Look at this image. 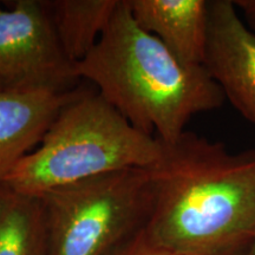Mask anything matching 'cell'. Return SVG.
<instances>
[{
    "mask_svg": "<svg viewBox=\"0 0 255 255\" xmlns=\"http://www.w3.org/2000/svg\"><path fill=\"white\" fill-rule=\"evenodd\" d=\"M161 144L146 237L181 255H241L255 235V149L190 131Z\"/></svg>",
    "mask_w": 255,
    "mask_h": 255,
    "instance_id": "6da1fadb",
    "label": "cell"
},
{
    "mask_svg": "<svg viewBox=\"0 0 255 255\" xmlns=\"http://www.w3.org/2000/svg\"><path fill=\"white\" fill-rule=\"evenodd\" d=\"M79 79L139 131L164 143L187 131L194 115L220 108L221 89L205 66L187 65L138 26L128 0H121L94 49L76 64Z\"/></svg>",
    "mask_w": 255,
    "mask_h": 255,
    "instance_id": "7a4b0ae2",
    "label": "cell"
},
{
    "mask_svg": "<svg viewBox=\"0 0 255 255\" xmlns=\"http://www.w3.org/2000/svg\"><path fill=\"white\" fill-rule=\"evenodd\" d=\"M157 137L139 131L102 96L77 91L36 149L1 180L21 195L44 194L115 171L149 169L158 161Z\"/></svg>",
    "mask_w": 255,
    "mask_h": 255,
    "instance_id": "3957f363",
    "label": "cell"
},
{
    "mask_svg": "<svg viewBox=\"0 0 255 255\" xmlns=\"http://www.w3.org/2000/svg\"><path fill=\"white\" fill-rule=\"evenodd\" d=\"M39 199L50 255H115L148 221L150 174L126 169L57 188Z\"/></svg>",
    "mask_w": 255,
    "mask_h": 255,
    "instance_id": "277c9868",
    "label": "cell"
},
{
    "mask_svg": "<svg viewBox=\"0 0 255 255\" xmlns=\"http://www.w3.org/2000/svg\"><path fill=\"white\" fill-rule=\"evenodd\" d=\"M78 79L45 1L17 0L0 9V91L65 92L75 90Z\"/></svg>",
    "mask_w": 255,
    "mask_h": 255,
    "instance_id": "5b68a950",
    "label": "cell"
},
{
    "mask_svg": "<svg viewBox=\"0 0 255 255\" xmlns=\"http://www.w3.org/2000/svg\"><path fill=\"white\" fill-rule=\"evenodd\" d=\"M203 66L225 100L255 124V32L245 23L233 0L209 1Z\"/></svg>",
    "mask_w": 255,
    "mask_h": 255,
    "instance_id": "8992f818",
    "label": "cell"
},
{
    "mask_svg": "<svg viewBox=\"0 0 255 255\" xmlns=\"http://www.w3.org/2000/svg\"><path fill=\"white\" fill-rule=\"evenodd\" d=\"M77 91H0V182L37 148L57 115Z\"/></svg>",
    "mask_w": 255,
    "mask_h": 255,
    "instance_id": "52a82bcc",
    "label": "cell"
},
{
    "mask_svg": "<svg viewBox=\"0 0 255 255\" xmlns=\"http://www.w3.org/2000/svg\"><path fill=\"white\" fill-rule=\"evenodd\" d=\"M138 26L187 65L203 66L209 26L206 0H128Z\"/></svg>",
    "mask_w": 255,
    "mask_h": 255,
    "instance_id": "ba28073f",
    "label": "cell"
},
{
    "mask_svg": "<svg viewBox=\"0 0 255 255\" xmlns=\"http://www.w3.org/2000/svg\"><path fill=\"white\" fill-rule=\"evenodd\" d=\"M121 0H45L53 28L66 57L77 64L94 49Z\"/></svg>",
    "mask_w": 255,
    "mask_h": 255,
    "instance_id": "9c48e42d",
    "label": "cell"
},
{
    "mask_svg": "<svg viewBox=\"0 0 255 255\" xmlns=\"http://www.w3.org/2000/svg\"><path fill=\"white\" fill-rule=\"evenodd\" d=\"M0 255H50L41 200L14 193L1 183Z\"/></svg>",
    "mask_w": 255,
    "mask_h": 255,
    "instance_id": "30bf717a",
    "label": "cell"
},
{
    "mask_svg": "<svg viewBox=\"0 0 255 255\" xmlns=\"http://www.w3.org/2000/svg\"><path fill=\"white\" fill-rule=\"evenodd\" d=\"M115 255H181L156 245L146 237L144 229L136 234L131 240L121 248Z\"/></svg>",
    "mask_w": 255,
    "mask_h": 255,
    "instance_id": "8fae6325",
    "label": "cell"
},
{
    "mask_svg": "<svg viewBox=\"0 0 255 255\" xmlns=\"http://www.w3.org/2000/svg\"><path fill=\"white\" fill-rule=\"evenodd\" d=\"M233 1L245 23L255 32V0H233Z\"/></svg>",
    "mask_w": 255,
    "mask_h": 255,
    "instance_id": "7c38bea8",
    "label": "cell"
},
{
    "mask_svg": "<svg viewBox=\"0 0 255 255\" xmlns=\"http://www.w3.org/2000/svg\"><path fill=\"white\" fill-rule=\"evenodd\" d=\"M241 255H255V235H254L253 240L251 241V244L248 245V247L244 251V253H242Z\"/></svg>",
    "mask_w": 255,
    "mask_h": 255,
    "instance_id": "4fadbf2b",
    "label": "cell"
}]
</instances>
